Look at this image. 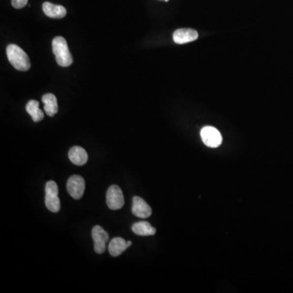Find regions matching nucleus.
Here are the masks:
<instances>
[{"mask_svg":"<svg viewBox=\"0 0 293 293\" xmlns=\"http://www.w3.org/2000/svg\"><path fill=\"white\" fill-rule=\"evenodd\" d=\"M129 248L127 242L120 237H116L112 239L109 245V251L110 255L113 257H118Z\"/></svg>","mask_w":293,"mask_h":293,"instance_id":"nucleus-12","label":"nucleus"},{"mask_svg":"<svg viewBox=\"0 0 293 293\" xmlns=\"http://www.w3.org/2000/svg\"><path fill=\"white\" fill-rule=\"evenodd\" d=\"M91 234L94 240V249L95 253L103 254L106 250V243L109 239L108 232L100 226H95L93 227Z\"/></svg>","mask_w":293,"mask_h":293,"instance_id":"nucleus-7","label":"nucleus"},{"mask_svg":"<svg viewBox=\"0 0 293 293\" xmlns=\"http://www.w3.org/2000/svg\"><path fill=\"white\" fill-rule=\"evenodd\" d=\"M106 203L112 210H118L122 208L125 200L122 191L117 185H112L107 191Z\"/></svg>","mask_w":293,"mask_h":293,"instance_id":"nucleus-4","label":"nucleus"},{"mask_svg":"<svg viewBox=\"0 0 293 293\" xmlns=\"http://www.w3.org/2000/svg\"><path fill=\"white\" fill-rule=\"evenodd\" d=\"M151 208L140 196L133 198L132 213L138 218H147L151 215Z\"/></svg>","mask_w":293,"mask_h":293,"instance_id":"nucleus-8","label":"nucleus"},{"mask_svg":"<svg viewBox=\"0 0 293 293\" xmlns=\"http://www.w3.org/2000/svg\"><path fill=\"white\" fill-rule=\"evenodd\" d=\"M28 3V0H12V5L17 9H21Z\"/></svg>","mask_w":293,"mask_h":293,"instance_id":"nucleus-16","label":"nucleus"},{"mask_svg":"<svg viewBox=\"0 0 293 293\" xmlns=\"http://www.w3.org/2000/svg\"><path fill=\"white\" fill-rule=\"evenodd\" d=\"M201 139L204 144L209 147H218L222 142L221 133L213 126H205L201 131Z\"/></svg>","mask_w":293,"mask_h":293,"instance_id":"nucleus-5","label":"nucleus"},{"mask_svg":"<svg viewBox=\"0 0 293 293\" xmlns=\"http://www.w3.org/2000/svg\"><path fill=\"white\" fill-rule=\"evenodd\" d=\"M45 205L48 210L57 213L60 209V201L58 197V186L54 181L47 182L45 187Z\"/></svg>","mask_w":293,"mask_h":293,"instance_id":"nucleus-3","label":"nucleus"},{"mask_svg":"<svg viewBox=\"0 0 293 293\" xmlns=\"http://www.w3.org/2000/svg\"><path fill=\"white\" fill-rule=\"evenodd\" d=\"M165 1H166V2H167V1H169V0H165Z\"/></svg>","mask_w":293,"mask_h":293,"instance_id":"nucleus-18","label":"nucleus"},{"mask_svg":"<svg viewBox=\"0 0 293 293\" xmlns=\"http://www.w3.org/2000/svg\"><path fill=\"white\" fill-rule=\"evenodd\" d=\"M26 111L30 115L34 122H39L44 117V114L39 109V103L37 100H29L26 104Z\"/></svg>","mask_w":293,"mask_h":293,"instance_id":"nucleus-15","label":"nucleus"},{"mask_svg":"<svg viewBox=\"0 0 293 293\" xmlns=\"http://www.w3.org/2000/svg\"><path fill=\"white\" fill-rule=\"evenodd\" d=\"M197 31L192 29H179L173 34V38L177 44L191 43L198 38Z\"/></svg>","mask_w":293,"mask_h":293,"instance_id":"nucleus-9","label":"nucleus"},{"mask_svg":"<svg viewBox=\"0 0 293 293\" xmlns=\"http://www.w3.org/2000/svg\"><path fill=\"white\" fill-rule=\"evenodd\" d=\"M52 50L57 64L61 67H69L73 63L67 42L63 37H56L52 41Z\"/></svg>","mask_w":293,"mask_h":293,"instance_id":"nucleus-2","label":"nucleus"},{"mask_svg":"<svg viewBox=\"0 0 293 293\" xmlns=\"http://www.w3.org/2000/svg\"><path fill=\"white\" fill-rule=\"evenodd\" d=\"M7 56L10 63L15 69L20 71H27L30 69V61L28 55L15 44L7 46Z\"/></svg>","mask_w":293,"mask_h":293,"instance_id":"nucleus-1","label":"nucleus"},{"mask_svg":"<svg viewBox=\"0 0 293 293\" xmlns=\"http://www.w3.org/2000/svg\"><path fill=\"white\" fill-rule=\"evenodd\" d=\"M43 10L45 15L51 18L60 19L66 16L67 11L61 5L53 4L52 2H45L43 4Z\"/></svg>","mask_w":293,"mask_h":293,"instance_id":"nucleus-11","label":"nucleus"},{"mask_svg":"<svg viewBox=\"0 0 293 293\" xmlns=\"http://www.w3.org/2000/svg\"><path fill=\"white\" fill-rule=\"evenodd\" d=\"M69 158L76 166H84L88 161V154L85 149L79 146H74L69 151Z\"/></svg>","mask_w":293,"mask_h":293,"instance_id":"nucleus-10","label":"nucleus"},{"mask_svg":"<svg viewBox=\"0 0 293 293\" xmlns=\"http://www.w3.org/2000/svg\"><path fill=\"white\" fill-rule=\"evenodd\" d=\"M42 101L44 104V111L48 116L53 117L58 113L57 99L53 94L48 93L43 95Z\"/></svg>","mask_w":293,"mask_h":293,"instance_id":"nucleus-13","label":"nucleus"},{"mask_svg":"<svg viewBox=\"0 0 293 293\" xmlns=\"http://www.w3.org/2000/svg\"><path fill=\"white\" fill-rule=\"evenodd\" d=\"M132 232L140 236H150L156 234V229L147 222H139L133 224Z\"/></svg>","mask_w":293,"mask_h":293,"instance_id":"nucleus-14","label":"nucleus"},{"mask_svg":"<svg viewBox=\"0 0 293 293\" xmlns=\"http://www.w3.org/2000/svg\"><path fill=\"white\" fill-rule=\"evenodd\" d=\"M85 187V180L79 175H73L67 182L68 192L75 200H79L83 197Z\"/></svg>","mask_w":293,"mask_h":293,"instance_id":"nucleus-6","label":"nucleus"},{"mask_svg":"<svg viewBox=\"0 0 293 293\" xmlns=\"http://www.w3.org/2000/svg\"><path fill=\"white\" fill-rule=\"evenodd\" d=\"M127 244H128V245H129V247H130V246L132 245V242L127 241Z\"/></svg>","mask_w":293,"mask_h":293,"instance_id":"nucleus-17","label":"nucleus"}]
</instances>
